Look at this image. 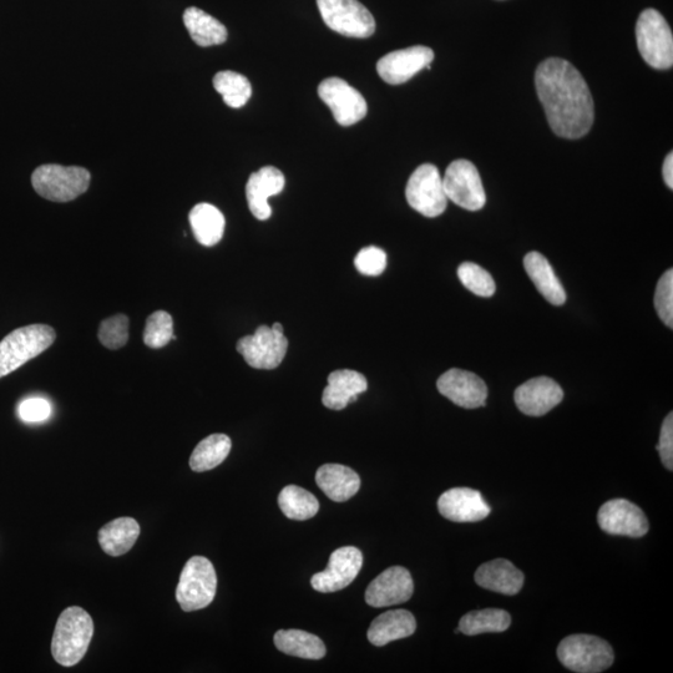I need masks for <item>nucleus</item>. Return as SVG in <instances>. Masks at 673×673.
I'll use <instances>...</instances> for the list:
<instances>
[{"label":"nucleus","instance_id":"nucleus-34","mask_svg":"<svg viewBox=\"0 0 673 673\" xmlns=\"http://www.w3.org/2000/svg\"><path fill=\"white\" fill-rule=\"evenodd\" d=\"M458 277L467 290L479 297H492L497 291L492 275L477 263H462L458 268Z\"/></svg>","mask_w":673,"mask_h":673},{"label":"nucleus","instance_id":"nucleus-11","mask_svg":"<svg viewBox=\"0 0 673 673\" xmlns=\"http://www.w3.org/2000/svg\"><path fill=\"white\" fill-rule=\"evenodd\" d=\"M236 349L250 367L275 369L286 356L288 341L283 333L275 332L268 326H260L252 336L242 337Z\"/></svg>","mask_w":673,"mask_h":673},{"label":"nucleus","instance_id":"nucleus-28","mask_svg":"<svg viewBox=\"0 0 673 673\" xmlns=\"http://www.w3.org/2000/svg\"><path fill=\"white\" fill-rule=\"evenodd\" d=\"M275 645L283 654L306 660H321L326 656V646L320 637L302 630L276 632Z\"/></svg>","mask_w":673,"mask_h":673},{"label":"nucleus","instance_id":"nucleus-13","mask_svg":"<svg viewBox=\"0 0 673 673\" xmlns=\"http://www.w3.org/2000/svg\"><path fill=\"white\" fill-rule=\"evenodd\" d=\"M597 523L607 534L630 538H642L650 529L644 511L626 499H614L602 505Z\"/></svg>","mask_w":673,"mask_h":673},{"label":"nucleus","instance_id":"nucleus-16","mask_svg":"<svg viewBox=\"0 0 673 673\" xmlns=\"http://www.w3.org/2000/svg\"><path fill=\"white\" fill-rule=\"evenodd\" d=\"M434 52L423 45H416L384 55L377 63V72L384 82L401 85L411 80L433 62Z\"/></svg>","mask_w":673,"mask_h":673},{"label":"nucleus","instance_id":"nucleus-8","mask_svg":"<svg viewBox=\"0 0 673 673\" xmlns=\"http://www.w3.org/2000/svg\"><path fill=\"white\" fill-rule=\"evenodd\" d=\"M327 27L349 38H369L376 32L373 15L358 0H317Z\"/></svg>","mask_w":673,"mask_h":673},{"label":"nucleus","instance_id":"nucleus-14","mask_svg":"<svg viewBox=\"0 0 673 673\" xmlns=\"http://www.w3.org/2000/svg\"><path fill=\"white\" fill-rule=\"evenodd\" d=\"M362 566V551L354 546H343L333 551L325 571L312 576V588L323 594L343 590L357 578Z\"/></svg>","mask_w":673,"mask_h":673},{"label":"nucleus","instance_id":"nucleus-2","mask_svg":"<svg viewBox=\"0 0 673 673\" xmlns=\"http://www.w3.org/2000/svg\"><path fill=\"white\" fill-rule=\"evenodd\" d=\"M94 635V622L82 607H68L59 616L52 641L55 661L64 667L79 664L88 652Z\"/></svg>","mask_w":673,"mask_h":673},{"label":"nucleus","instance_id":"nucleus-6","mask_svg":"<svg viewBox=\"0 0 673 673\" xmlns=\"http://www.w3.org/2000/svg\"><path fill=\"white\" fill-rule=\"evenodd\" d=\"M637 48L650 67L670 69L673 64L672 30L666 19L655 9L641 13L636 25Z\"/></svg>","mask_w":673,"mask_h":673},{"label":"nucleus","instance_id":"nucleus-39","mask_svg":"<svg viewBox=\"0 0 673 673\" xmlns=\"http://www.w3.org/2000/svg\"><path fill=\"white\" fill-rule=\"evenodd\" d=\"M52 413V407L43 398H29L20 404L19 416L24 422L38 423L47 421Z\"/></svg>","mask_w":673,"mask_h":673},{"label":"nucleus","instance_id":"nucleus-25","mask_svg":"<svg viewBox=\"0 0 673 673\" xmlns=\"http://www.w3.org/2000/svg\"><path fill=\"white\" fill-rule=\"evenodd\" d=\"M524 267L530 280L534 282L536 290L546 301L554 306H563L566 302V292L556 277L553 267L539 252H530L524 258Z\"/></svg>","mask_w":673,"mask_h":673},{"label":"nucleus","instance_id":"nucleus-19","mask_svg":"<svg viewBox=\"0 0 673 673\" xmlns=\"http://www.w3.org/2000/svg\"><path fill=\"white\" fill-rule=\"evenodd\" d=\"M439 513L455 523H477L487 519L492 508L482 493L470 488H453L440 495Z\"/></svg>","mask_w":673,"mask_h":673},{"label":"nucleus","instance_id":"nucleus-4","mask_svg":"<svg viewBox=\"0 0 673 673\" xmlns=\"http://www.w3.org/2000/svg\"><path fill=\"white\" fill-rule=\"evenodd\" d=\"M556 652L566 669L579 673L604 672L615 661L609 642L592 635L565 637Z\"/></svg>","mask_w":673,"mask_h":673},{"label":"nucleus","instance_id":"nucleus-20","mask_svg":"<svg viewBox=\"0 0 673 673\" xmlns=\"http://www.w3.org/2000/svg\"><path fill=\"white\" fill-rule=\"evenodd\" d=\"M285 176L273 166H266L257 172H253L246 185V197L250 211L257 220L270 219L272 209L268 204L271 196L281 194L285 189Z\"/></svg>","mask_w":673,"mask_h":673},{"label":"nucleus","instance_id":"nucleus-26","mask_svg":"<svg viewBox=\"0 0 673 673\" xmlns=\"http://www.w3.org/2000/svg\"><path fill=\"white\" fill-rule=\"evenodd\" d=\"M140 535V525L133 518H119L110 521L99 531V544L104 553L121 556L129 553Z\"/></svg>","mask_w":673,"mask_h":673},{"label":"nucleus","instance_id":"nucleus-30","mask_svg":"<svg viewBox=\"0 0 673 673\" xmlns=\"http://www.w3.org/2000/svg\"><path fill=\"white\" fill-rule=\"evenodd\" d=\"M231 439L225 434H212L201 440L191 454L190 467L196 473L209 472L225 462L231 452Z\"/></svg>","mask_w":673,"mask_h":673},{"label":"nucleus","instance_id":"nucleus-41","mask_svg":"<svg viewBox=\"0 0 673 673\" xmlns=\"http://www.w3.org/2000/svg\"><path fill=\"white\" fill-rule=\"evenodd\" d=\"M662 175H664V180L666 185L669 186V189H673V154L670 153L666 156L664 168H662Z\"/></svg>","mask_w":673,"mask_h":673},{"label":"nucleus","instance_id":"nucleus-42","mask_svg":"<svg viewBox=\"0 0 673 673\" xmlns=\"http://www.w3.org/2000/svg\"><path fill=\"white\" fill-rule=\"evenodd\" d=\"M271 328L275 332L283 333V327H282L281 323H275V325H273Z\"/></svg>","mask_w":673,"mask_h":673},{"label":"nucleus","instance_id":"nucleus-7","mask_svg":"<svg viewBox=\"0 0 673 673\" xmlns=\"http://www.w3.org/2000/svg\"><path fill=\"white\" fill-rule=\"evenodd\" d=\"M217 575L209 559L194 556L187 561L176 589V600L185 612L205 609L214 601Z\"/></svg>","mask_w":673,"mask_h":673},{"label":"nucleus","instance_id":"nucleus-5","mask_svg":"<svg viewBox=\"0 0 673 673\" xmlns=\"http://www.w3.org/2000/svg\"><path fill=\"white\" fill-rule=\"evenodd\" d=\"M90 172L78 166L48 164L39 166L32 175L34 190L44 199L69 202L88 191Z\"/></svg>","mask_w":673,"mask_h":673},{"label":"nucleus","instance_id":"nucleus-31","mask_svg":"<svg viewBox=\"0 0 673 673\" xmlns=\"http://www.w3.org/2000/svg\"><path fill=\"white\" fill-rule=\"evenodd\" d=\"M278 505L282 513L291 520L312 519L320 511V503L315 495L297 485H288L282 489L278 495Z\"/></svg>","mask_w":673,"mask_h":673},{"label":"nucleus","instance_id":"nucleus-10","mask_svg":"<svg viewBox=\"0 0 673 673\" xmlns=\"http://www.w3.org/2000/svg\"><path fill=\"white\" fill-rule=\"evenodd\" d=\"M443 186L448 200L465 210H482L487 202L479 171L468 160H455L448 166Z\"/></svg>","mask_w":673,"mask_h":673},{"label":"nucleus","instance_id":"nucleus-23","mask_svg":"<svg viewBox=\"0 0 673 673\" xmlns=\"http://www.w3.org/2000/svg\"><path fill=\"white\" fill-rule=\"evenodd\" d=\"M417 630L416 617L407 610H391L374 619L368 630V640L377 647L407 639Z\"/></svg>","mask_w":673,"mask_h":673},{"label":"nucleus","instance_id":"nucleus-22","mask_svg":"<svg viewBox=\"0 0 673 673\" xmlns=\"http://www.w3.org/2000/svg\"><path fill=\"white\" fill-rule=\"evenodd\" d=\"M524 574L506 559H495L479 566L475 573V583L480 588L514 596L524 585Z\"/></svg>","mask_w":673,"mask_h":673},{"label":"nucleus","instance_id":"nucleus-24","mask_svg":"<svg viewBox=\"0 0 673 673\" xmlns=\"http://www.w3.org/2000/svg\"><path fill=\"white\" fill-rule=\"evenodd\" d=\"M316 483L333 502L351 499L361 488V478L353 469L341 464L322 465L316 473Z\"/></svg>","mask_w":673,"mask_h":673},{"label":"nucleus","instance_id":"nucleus-40","mask_svg":"<svg viewBox=\"0 0 673 673\" xmlns=\"http://www.w3.org/2000/svg\"><path fill=\"white\" fill-rule=\"evenodd\" d=\"M657 450L661 455L662 463L670 472L673 470V414L665 418L662 423L660 444L657 445Z\"/></svg>","mask_w":673,"mask_h":673},{"label":"nucleus","instance_id":"nucleus-15","mask_svg":"<svg viewBox=\"0 0 673 673\" xmlns=\"http://www.w3.org/2000/svg\"><path fill=\"white\" fill-rule=\"evenodd\" d=\"M437 387L440 394L458 407L477 409L487 403V384L477 374L463 369H449L438 379Z\"/></svg>","mask_w":673,"mask_h":673},{"label":"nucleus","instance_id":"nucleus-32","mask_svg":"<svg viewBox=\"0 0 673 673\" xmlns=\"http://www.w3.org/2000/svg\"><path fill=\"white\" fill-rule=\"evenodd\" d=\"M511 625L509 612L500 609L472 611L464 615L459 622V631L467 636L504 632Z\"/></svg>","mask_w":673,"mask_h":673},{"label":"nucleus","instance_id":"nucleus-3","mask_svg":"<svg viewBox=\"0 0 673 673\" xmlns=\"http://www.w3.org/2000/svg\"><path fill=\"white\" fill-rule=\"evenodd\" d=\"M57 333L47 325L20 327L0 342V378L17 371L30 359L47 351Z\"/></svg>","mask_w":673,"mask_h":673},{"label":"nucleus","instance_id":"nucleus-17","mask_svg":"<svg viewBox=\"0 0 673 673\" xmlns=\"http://www.w3.org/2000/svg\"><path fill=\"white\" fill-rule=\"evenodd\" d=\"M414 583L411 573L402 566H392L377 576L369 584L366 591V602L369 606L381 607L404 604L411 600Z\"/></svg>","mask_w":673,"mask_h":673},{"label":"nucleus","instance_id":"nucleus-36","mask_svg":"<svg viewBox=\"0 0 673 673\" xmlns=\"http://www.w3.org/2000/svg\"><path fill=\"white\" fill-rule=\"evenodd\" d=\"M99 341L104 347L115 351L125 346L129 341V318L125 315H116L101 322Z\"/></svg>","mask_w":673,"mask_h":673},{"label":"nucleus","instance_id":"nucleus-35","mask_svg":"<svg viewBox=\"0 0 673 673\" xmlns=\"http://www.w3.org/2000/svg\"><path fill=\"white\" fill-rule=\"evenodd\" d=\"M174 339V321L168 312L156 311L146 321L144 343L154 349L163 348Z\"/></svg>","mask_w":673,"mask_h":673},{"label":"nucleus","instance_id":"nucleus-1","mask_svg":"<svg viewBox=\"0 0 673 673\" xmlns=\"http://www.w3.org/2000/svg\"><path fill=\"white\" fill-rule=\"evenodd\" d=\"M535 85L556 135L574 140L589 133L595 119L594 100L574 65L564 59H546L536 69Z\"/></svg>","mask_w":673,"mask_h":673},{"label":"nucleus","instance_id":"nucleus-29","mask_svg":"<svg viewBox=\"0 0 673 673\" xmlns=\"http://www.w3.org/2000/svg\"><path fill=\"white\" fill-rule=\"evenodd\" d=\"M184 23L190 37L199 47L220 45L227 40V29L219 20L196 7L187 8Z\"/></svg>","mask_w":673,"mask_h":673},{"label":"nucleus","instance_id":"nucleus-18","mask_svg":"<svg viewBox=\"0 0 673 673\" xmlns=\"http://www.w3.org/2000/svg\"><path fill=\"white\" fill-rule=\"evenodd\" d=\"M514 398L521 413L530 417H543L563 402L564 392L554 379L536 377L521 384Z\"/></svg>","mask_w":673,"mask_h":673},{"label":"nucleus","instance_id":"nucleus-37","mask_svg":"<svg viewBox=\"0 0 673 673\" xmlns=\"http://www.w3.org/2000/svg\"><path fill=\"white\" fill-rule=\"evenodd\" d=\"M655 308L661 321L673 327V271L669 270L660 278L655 292Z\"/></svg>","mask_w":673,"mask_h":673},{"label":"nucleus","instance_id":"nucleus-33","mask_svg":"<svg viewBox=\"0 0 673 673\" xmlns=\"http://www.w3.org/2000/svg\"><path fill=\"white\" fill-rule=\"evenodd\" d=\"M214 88L221 94L225 104L230 108L239 109L247 104L252 95V86L244 75L230 72H220L215 75Z\"/></svg>","mask_w":673,"mask_h":673},{"label":"nucleus","instance_id":"nucleus-12","mask_svg":"<svg viewBox=\"0 0 673 673\" xmlns=\"http://www.w3.org/2000/svg\"><path fill=\"white\" fill-rule=\"evenodd\" d=\"M318 95L339 125L351 126L366 118L367 101L358 90L339 78H328L318 86Z\"/></svg>","mask_w":673,"mask_h":673},{"label":"nucleus","instance_id":"nucleus-9","mask_svg":"<svg viewBox=\"0 0 673 673\" xmlns=\"http://www.w3.org/2000/svg\"><path fill=\"white\" fill-rule=\"evenodd\" d=\"M406 197L412 209L425 217H438L448 206L443 177L437 166L423 164L409 177Z\"/></svg>","mask_w":673,"mask_h":673},{"label":"nucleus","instance_id":"nucleus-38","mask_svg":"<svg viewBox=\"0 0 673 673\" xmlns=\"http://www.w3.org/2000/svg\"><path fill=\"white\" fill-rule=\"evenodd\" d=\"M354 265L364 276L382 275L387 267V253L376 246L364 247L354 258Z\"/></svg>","mask_w":673,"mask_h":673},{"label":"nucleus","instance_id":"nucleus-21","mask_svg":"<svg viewBox=\"0 0 673 673\" xmlns=\"http://www.w3.org/2000/svg\"><path fill=\"white\" fill-rule=\"evenodd\" d=\"M368 382L362 373L341 369L328 376V386L323 391V406L332 411H342L348 404L357 401L359 394L366 392Z\"/></svg>","mask_w":673,"mask_h":673},{"label":"nucleus","instance_id":"nucleus-27","mask_svg":"<svg viewBox=\"0 0 673 673\" xmlns=\"http://www.w3.org/2000/svg\"><path fill=\"white\" fill-rule=\"evenodd\" d=\"M192 232L199 244L212 247L222 240L225 232V216L211 204H199L189 215Z\"/></svg>","mask_w":673,"mask_h":673}]
</instances>
